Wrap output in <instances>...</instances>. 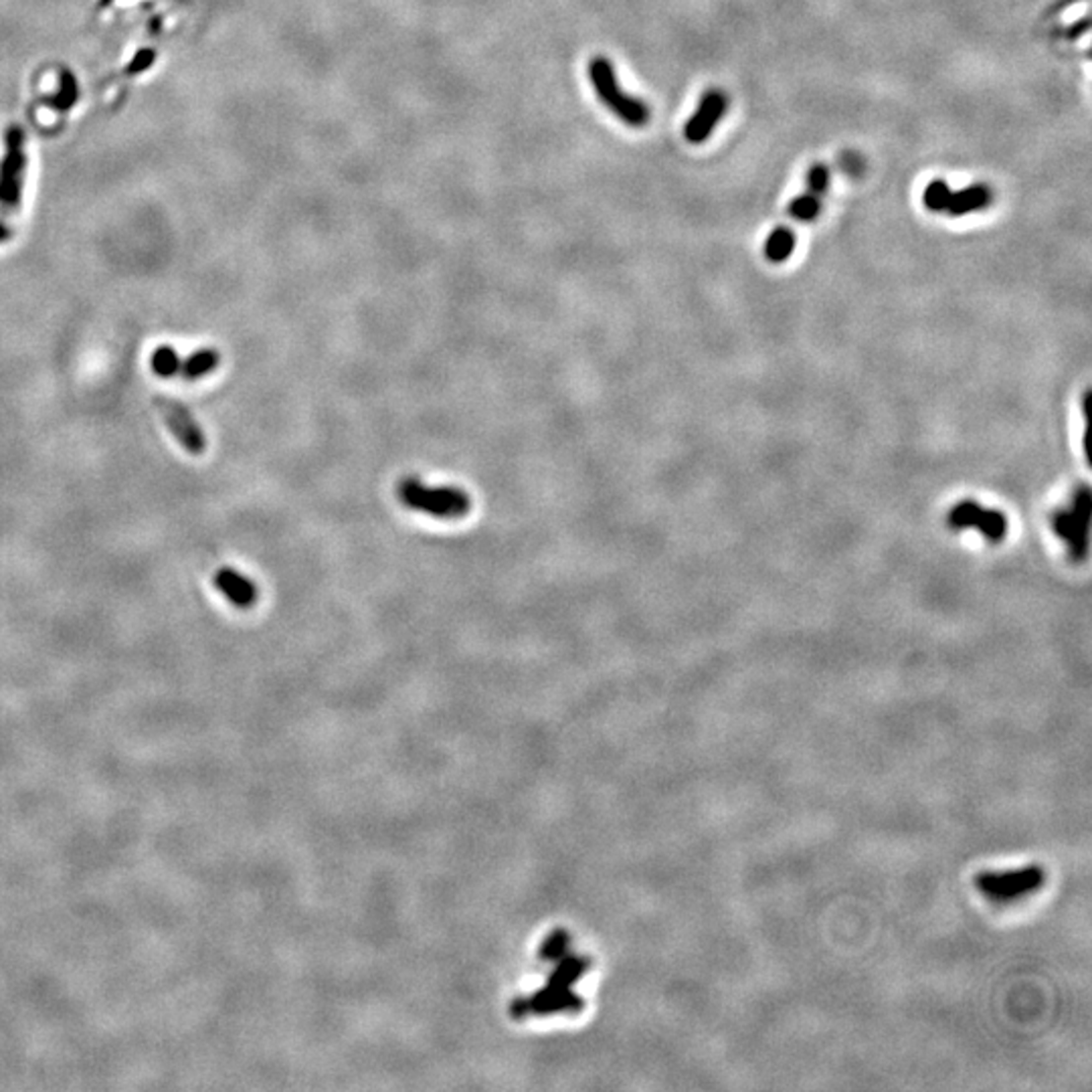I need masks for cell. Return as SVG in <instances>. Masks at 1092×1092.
<instances>
[{"label":"cell","mask_w":1092,"mask_h":1092,"mask_svg":"<svg viewBox=\"0 0 1092 1092\" xmlns=\"http://www.w3.org/2000/svg\"><path fill=\"white\" fill-rule=\"evenodd\" d=\"M397 498L409 510L443 520L464 518L472 508L470 496L456 485H427L417 475H407L397 483Z\"/></svg>","instance_id":"cell-1"},{"label":"cell","mask_w":1092,"mask_h":1092,"mask_svg":"<svg viewBox=\"0 0 1092 1092\" xmlns=\"http://www.w3.org/2000/svg\"><path fill=\"white\" fill-rule=\"evenodd\" d=\"M589 79L601 104L612 113H616L623 124L631 128H641L650 121V108H647L643 100H637L619 88L616 67L610 59L603 55L591 59Z\"/></svg>","instance_id":"cell-2"},{"label":"cell","mask_w":1092,"mask_h":1092,"mask_svg":"<svg viewBox=\"0 0 1092 1092\" xmlns=\"http://www.w3.org/2000/svg\"><path fill=\"white\" fill-rule=\"evenodd\" d=\"M1046 884V868L1030 864L1016 870H985L976 876V888L997 905H1007L1030 897Z\"/></svg>","instance_id":"cell-3"},{"label":"cell","mask_w":1092,"mask_h":1092,"mask_svg":"<svg viewBox=\"0 0 1092 1092\" xmlns=\"http://www.w3.org/2000/svg\"><path fill=\"white\" fill-rule=\"evenodd\" d=\"M27 165V136L19 126H11L5 134V152L0 160V209L3 211H17L21 207Z\"/></svg>","instance_id":"cell-4"},{"label":"cell","mask_w":1092,"mask_h":1092,"mask_svg":"<svg viewBox=\"0 0 1092 1092\" xmlns=\"http://www.w3.org/2000/svg\"><path fill=\"white\" fill-rule=\"evenodd\" d=\"M1090 490L1086 485L1074 494L1072 502L1055 514V533L1060 541L1066 543L1070 554L1076 560H1082L1088 554V533H1090Z\"/></svg>","instance_id":"cell-5"},{"label":"cell","mask_w":1092,"mask_h":1092,"mask_svg":"<svg viewBox=\"0 0 1092 1092\" xmlns=\"http://www.w3.org/2000/svg\"><path fill=\"white\" fill-rule=\"evenodd\" d=\"M154 402H156V409H158L160 417L165 419L169 431L181 443V448L186 450L192 456L205 454L207 437H205V433H202L196 419L190 415V411L184 407V404L171 399V397H167V395H156Z\"/></svg>","instance_id":"cell-6"},{"label":"cell","mask_w":1092,"mask_h":1092,"mask_svg":"<svg viewBox=\"0 0 1092 1092\" xmlns=\"http://www.w3.org/2000/svg\"><path fill=\"white\" fill-rule=\"evenodd\" d=\"M953 531L974 529L989 543H999L1007 533V518L999 510L983 508L974 500H963L953 506L947 518Z\"/></svg>","instance_id":"cell-7"},{"label":"cell","mask_w":1092,"mask_h":1092,"mask_svg":"<svg viewBox=\"0 0 1092 1092\" xmlns=\"http://www.w3.org/2000/svg\"><path fill=\"white\" fill-rule=\"evenodd\" d=\"M726 106H728V102H726L724 94H720L716 90L708 92L700 100V106L694 111V115L688 119V124L684 128V138L691 144L706 142L708 136L712 134V130L716 128V124L720 121V117L724 115Z\"/></svg>","instance_id":"cell-8"},{"label":"cell","mask_w":1092,"mask_h":1092,"mask_svg":"<svg viewBox=\"0 0 1092 1092\" xmlns=\"http://www.w3.org/2000/svg\"><path fill=\"white\" fill-rule=\"evenodd\" d=\"M213 585L231 605L237 607V610H252L259 597L257 585L246 575L231 569V566H223V569L215 573Z\"/></svg>","instance_id":"cell-9"},{"label":"cell","mask_w":1092,"mask_h":1092,"mask_svg":"<svg viewBox=\"0 0 1092 1092\" xmlns=\"http://www.w3.org/2000/svg\"><path fill=\"white\" fill-rule=\"evenodd\" d=\"M989 202H991V190L987 184H971L959 192H951L943 213L951 217H961L989 207Z\"/></svg>","instance_id":"cell-10"},{"label":"cell","mask_w":1092,"mask_h":1092,"mask_svg":"<svg viewBox=\"0 0 1092 1092\" xmlns=\"http://www.w3.org/2000/svg\"><path fill=\"white\" fill-rule=\"evenodd\" d=\"M221 364V354L207 346V348H198L194 350L186 360H182L181 364V377L186 381V383H194L202 377L211 375L213 371H217V367Z\"/></svg>","instance_id":"cell-11"},{"label":"cell","mask_w":1092,"mask_h":1092,"mask_svg":"<svg viewBox=\"0 0 1092 1092\" xmlns=\"http://www.w3.org/2000/svg\"><path fill=\"white\" fill-rule=\"evenodd\" d=\"M795 250V235L789 227H777L764 241V257L771 263H783Z\"/></svg>","instance_id":"cell-12"},{"label":"cell","mask_w":1092,"mask_h":1092,"mask_svg":"<svg viewBox=\"0 0 1092 1092\" xmlns=\"http://www.w3.org/2000/svg\"><path fill=\"white\" fill-rule=\"evenodd\" d=\"M181 364H182V360H181L179 352L175 350V346H169V344H160L150 354V369L160 379L177 377L181 373Z\"/></svg>","instance_id":"cell-13"},{"label":"cell","mask_w":1092,"mask_h":1092,"mask_svg":"<svg viewBox=\"0 0 1092 1092\" xmlns=\"http://www.w3.org/2000/svg\"><path fill=\"white\" fill-rule=\"evenodd\" d=\"M822 211V200L818 194L814 192H807V194H799L791 200L789 205V215L801 223H809L814 221Z\"/></svg>","instance_id":"cell-14"},{"label":"cell","mask_w":1092,"mask_h":1092,"mask_svg":"<svg viewBox=\"0 0 1092 1092\" xmlns=\"http://www.w3.org/2000/svg\"><path fill=\"white\" fill-rule=\"evenodd\" d=\"M951 196V188L945 181H933L928 182L922 192V202L928 211L943 213L947 207V200Z\"/></svg>","instance_id":"cell-15"},{"label":"cell","mask_w":1092,"mask_h":1092,"mask_svg":"<svg viewBox=\"0 0 1092 1092\" xmlns=\"http://www.w3.org/2000/svg\"><path fill=\"white\" fill-rule=\"evenodd\" d=\"M828 184H830V171L826 165H814L809 169V175H807L809 192L822 196L828 190Z\"/></svg>","instance_id":"cell-16"},{"label":"cell","mask_w":1092,"mask_h":1092,"mask_svg":"<svg viewBox=\"0 0 1092 1092\" xmlns=\"http://www.w3.org/2000/svg\"><path fill=\"white\" fill-rule=\"evenodd\" d=\"M9 239H11V229H9L7 223L0 221V243H5V241H9Z\"/></svg>","instance_id":"cell-17"}]
</instances>
